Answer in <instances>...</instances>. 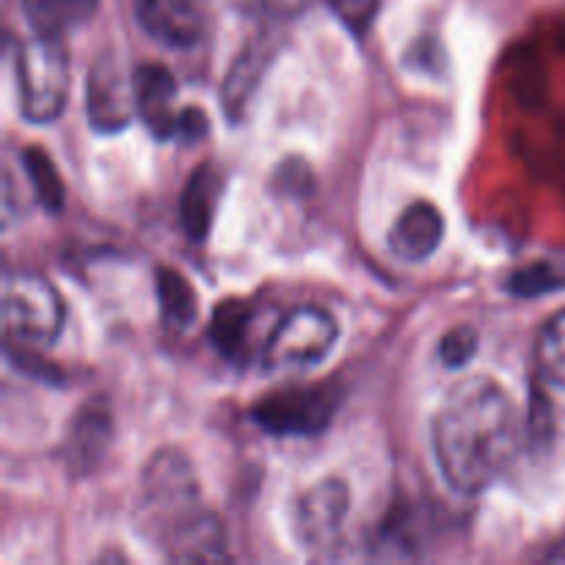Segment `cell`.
<instances>
[{
  "label": "cell",
  "mask_w": 565,
  "mask_h": 565,
  "mask_svg": "<svg viewBox=\"0 0 565 565\" xmlns=\"http://www.w3.org/2000/svg\"><path fill=\"white\" fill-rule=\"evenodd\" d=\"M436 467L463 497L489 489L519 452V414L494 379L475 375L450 390L430 428Z\"/></svg>",
  "instance_id": "obj_1"
},
{
  "label": "cell",
  "mask_w": 565,
  "mask_h": 565,
  "mask_svg": "<svg viewBox=\"0 0 565 565\" xmlns=\"http://www.w3.org/2000/svg\"><path fill=\"white\" fill-rule=\"evenodd\" d=\"M202 494L191 461L180 450H160L141 475V519L163 544L177 527L202 513Z\"/></svg>",
  "instance_id": "obj_2"
},
{
  "label": "cell",
  "mask_w": 565,
  "mask_h": 565,
  "mask_svg": "<svg viewBox=\"0 0 565 565\" xmlns=\"http://www.w3.org/2000/svg\"><path fill=\"white\" fill-rule=\"evenodd\" d=\"M20 114L33 125L58 119L70 97V55L61 39L36 36L20 44L14 58Z\"/></svg>",
  "instance_id": "obj_3"
},
{
  "label": "cell",
  "mask_w": 565,
  "mask_h": 565,
  "mask_svg": "<svg viewBox=\"0 0 565 565\" xmlns=\"http://www.w3.org/2000/svg\"><path fill=\"white\" fill-rule=\"evenodd\" d=\"M64 329L58 290L39 274H9L3 281V331L9 345H50Z\"/></svg>",
  "instance_id": "obj_4"
},
{
  "label": "cell",
  "mask_w": 565,
  "mask_h": 565,
  "mask_svg": "<svg viewBox=\"0 0 565 565\" xmlns=\"http://www.w3.org/2000/svg\"><path fill=\"white\" fill-rule=\"evenodd\" d=\"M340 329L337 320L320 307H296L268 331L263 348L265 367L274 373H292L323 362Z\"/></svg>",
  "instance_id": "obj_5"
},
{
  "label": "cell",
  "mask_w": 565,
  "mask_h": 565,
  "mask_svg": "<svg viewBox=\"0 0 565 565\" xmlns=\"http://www.w3.org/2000/svg\"><path fill=\"white\" fill-rule=\"evenodd\" d=\"M342 392L334 384L301 386L265 397L252 408V419L274 436H318L334 423Z\"/></svg>",
  "instance_id": "obj_6"
},
{
  "label": "cell",
  "mask_w": 565,
  "mask_h": 565,
  "mask_svg": "<svg viewBox=\"0 0 565 565\" xmlns=\"http://www.w3.org/2000/svg\"><path fill=\"white\" fill-rule=\"evenodd\" d=\"M86 116L97 132L125 130L138 116L136 70H127L119 55L103 53L86 77Z\"/></svg>",
  "instance_id": "obj_7"
},
{
  "label": "cell",
  "mask_w": 565,
  "mask_h": 565,
  "mask_svg": "<svg viewBox=\"0 0 565 565\" xmlns=\"http://www.w3.org/2000/svg\"><path fill=\"white\" fill-rule=\"evenodd\" d=\"M351 511V491L342 480H320L296 505V535L307 552H329L340 541Z\"/></svg>",
  "instance_id": "obj_8"
},
{
  "label": "cell",
  "mask_w": 565,
  "mask_h": 565,
  "mask_svg": "<svg viewBox=\"0 0 565 565\" xmlns=\"http://www.w3.org/2000/svg\"><path fill=\"white\" fill-rule=\"evenodd\" d=\"M132 11L147 36L166 47H193L204 33L199 0H132Z\"/></svg>",
  "instance_id": "obj_9"
},
{
  "label": "cell",
  "mask_w": 565,
  "mask_h": 565,
  "mask_svg": "<svg viewBox=\"0 0 565 565\" xmlns=\"http://www.w3.org/2000/svg\"><path fill=\"white\" fill-rule=\"evenodd\" d=\"M177 81L163 64L136 66V110L154 138H174L180 114L174 110Z\"/></svg>",
  "instance_id": "obj_10"
},
{
  "label": "cell",
  "mask_w": 565,
  "mask_h": 565,
  "mask_svg": "<svg viewBox=\"0 0 565 565\" xmlns=\"http://www.w3.org/2000/svg\"><path fill=\"white\" fill-rule=\"evenodd\" d=\"M445 237V215L430 202H414L390 230V252L403 263H423Z\"/></svg>",
  "instance_id": "obj_11"
},
{
  "label": "cell",
  "mask_w": 565,
  "mask_h": 565,
  "mask_svg": "<svg viewBox=\"0 0 565 565\" xmlns=\"http://www.w3.org/2000/svg\"><path fill=\"white\" fill-rule=\"evenodd\" d=\"M166 561L171 563H221L230 561L226 552V533L218 516L210 511L196 513L182 527H177L160 544Z\"/></svg>",
  "instance_id": "obj_12"
},
{
  "label": "cell",
  "mask_w": 565,
  "mask_h": 565,
  "mask_svg": "<svg viewBox=\"0 0 565 565\" xmlns=\"http://www.w3.org/2000/svg\"><path fill=\"white\" fill-rule=\"evenodd\" d=\"M221 196V177L213 163H202L188 180L180 199V226L191 243H204Z\"/></svg>",
  "instance_id": "obj_13"
},
{
  "label": "cell",
  "mask_w": 565,
  "mask_h": 565,
  "mask_svg": "<svg viewBox=\"0 0 565 565\" xmlns=\"http://www.w3.org/2000/svg\"><path fill=\"white\" fill-rule=\"evenodd\" d=\"M254 331H257V309L248 301H232L221 303L213 312V323H210V337L213 345L224 353L230 362H248L254 351Z\"/></svg>",
  "instance_id": "obj_14"
},
{
  "label": "cell",
  "mask_w": 565,
  "mask_h": 565,
  "mask_svg": "<svg viewBox=\"0 0 565 565\" xmlns=\"http://www.w3.org/2000/svg\"><path fill=\"white\" fill-rule=\"evenodd\" d=\"M20 3L36 36L61 39L97 11L99 0H20Z\"/></svg>",
  "instance_id": "obj_15"
},
{
  "label": "cell",
  "mask_w": 565,
  "mask_h": 565,
  "mask_svg": "<svg viewBox=\"0 0 565 565\" xmlns=\"http://www.w3.org/2000/svg\"><path fill=\"white\" fill-rule=\"evenodd\" d=\"M154 290H158L160 301V315H163L166 323L171 329H191L196 323L199 315V301L196 292H193L191 281L174 268H158V276H154Z\"/></svg>",
  "instance_id": "obj_16"
},
{
  "label": "cell",
  "mask_w": 565,
  "mask_h": 565,
  "mask_svg": "<svg viewBox=\"0 0 565 565\" xmlns=\"http://www.w3.org/2000/svg\"><path fill=\"white\" fill-rule=\"evenodd\" d=\"M110 439V414L108 408H97L94 403L81 408L75 425H72V461L81 469H92V463L103 456Z\"/></svg>",
  "instance_id": "obj_17"
},
{
  "label": "cell",
  "mask_w": 565,
  "mask_h": 565,
  "mask_svg": "<svg viewBox=\"0 0 565 565\" xmlns=\"http://www.w3.org/2000/svg\"><path fill=\"white\" fill-rule=\"evenodd\" d=\"M535 367L550 386L565 390V309L552 315L535 342Z\"/></svg>",
  "instance_id": "obj_18"
},
{
  "label": "cell",
  "mask_w": 565,
  "mask_h": 565,
  "mask_svg": "<svg viewBox=\"0 0 565 565\" xmlns=\"http://www.w3.org/2000/svg\"><path fill=\"white\" fill-rule=\"evenodd\" d=\"M22 166H25V174L31 180L33 193H36V202L42 204L47 213L58 215L64 210V182H61L58 169L55 163L50 160L47 152H42L39 147H28L25 152L20 154Z\"/></svg>",
  "instance_id": "obj_19"
},
{
  "label": "cell",
  "mask_w": 565,
  "mask_h": 565,
  "mask_svg": "<svg viewBox=\"0 0 565 565\" xmlns=\"http://www.w3.org/2000/svg\"><path fill=\"white\" fill-rule=\"evenodd\" d=\"M565 287V268L557 263H533L508 276V290L519 298H539Z\"/></svg>",
  "instance_id": "obj_20"
},
{
  "label": "cell",
  "mask_w": 565,
  "mask_h": 565,
  "mask_svg": "<svg viewBox=\"0 0 565 565\" xmlns=\"http://www.w3.org/2000/svg\"><path fill=\"white\" fill-rule=\"evenodd\" d=\"M259 58H263V55H246V58L241 55L235 70L230 72V81H226L224 86V103L232 114H235V108H243V105H246L248 94H252V88L257 86Z\"/></svg>",
  "instance_id": "obj_21"
},
{
  "label": "cell",
  "mask_w": 565,
  "mask_h": 565,
  "mask_svg": "<svg viewBox=\"0 0 565 565\" xmlns=\"http://www.w3.org/2000/svg\"><path fill=\"white\" fill-rule=\"evenodd\" d=\"M475 353H478V331L472 326H456V329H450L441 337L439 356L450 370H458L472 362Z\"/></svg>",
  "instance_id": "obj_22"
},
{
  "label": "cell",
  "mask_w": 565,
  "mask_h": 565,
  "mask_svg": "<svg viewBox=\"0 0 565 565\" xmlns=\"http://www.w3.org/2000/svg\"><path fill=\"white\" fill-rule=\"evenodd\" d=\"M326 3L353 36H364L381 9V0H326Z\"/></svg>",
  "instance_id": "obj_23"
},
{
  "label": "cell",
  "mask_w": 565,
  "mask_h": 565,
  "mask_svg": "<svg viewBox=\"0 0 565 565\" xmlns=\"http://www.w3.org/2000/svg\"><path fill=\"white\" fill-rule=\"evenodd\" d=\"M207 132V116L196 108L180 110V125H177V136L185 138V141H196Z\"/></svg>",
  "instance_id": "obj_24"
}]
</instances>
